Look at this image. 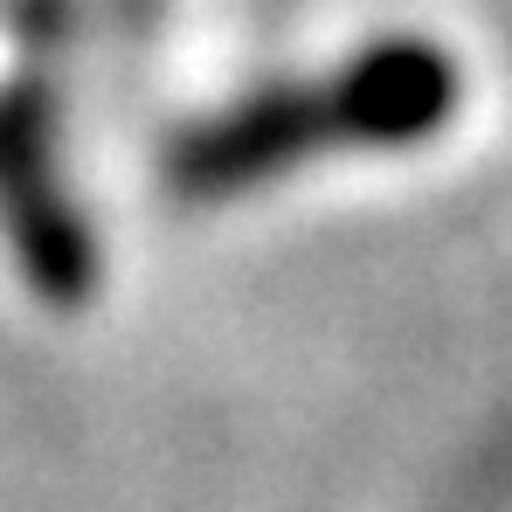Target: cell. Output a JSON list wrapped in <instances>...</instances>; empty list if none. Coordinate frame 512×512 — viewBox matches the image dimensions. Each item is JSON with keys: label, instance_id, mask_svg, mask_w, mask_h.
<instances>
[{"label": "cell", "instance_id": "obj_1", "mask_svg": "<svg viewBox=\"0 0 512 512\" xmlns=\"http://www.w3.org/2000/svg\"><path fill=\"white\" fill-rule=\"evenodd\" d=\"M0 236L42 305L77 312L97 291V236L56 160V90L42 70L0 84Z\"/></svg>", "mask_w": 512, "mask_h": 512}, {"label": "cell", "instance_id": "obj_2", "mask_svg": "<svg viewBox=\"0 0 512 512\" xmlns=\"http://www.w3.org/2000/svg\"><path fill=\"white\" fill-rule=\"evenodd\" d=\"M319 153H340L326 84H277L180 132L167 153V187L180 201H236Z\"/></svg>", "mask_w": 512, "mask_h": 512}, {"label": "cell", "instance_id": "obj_3", "mask_svg": "<svg viewBox=\"0 0 512 512\" xmlns=\"http://www.w3.org/2000/svg\"><path fill=\"white\" fill-rule=\"evenodd\" d=\"M326 104L340 153H409L457 118V63L423 35H388L326 77Z\"/></svg>", "mask_w": 512, "mask_h": 512}]
</instances>
